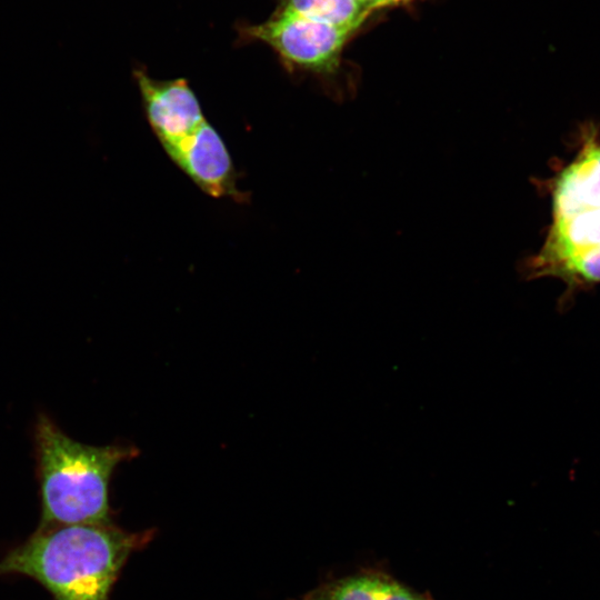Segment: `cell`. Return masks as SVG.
<instances>
[{"label":"cell","instance_id":"6da1fadb","mask_svg":"<svg viewBox=\"0 0 600 600\" xmlns=\"http://www.w3.org/2000/svg\"><path fill=\"white\" fill-rule=\"evenodd\" d=\"M552 221L537 254L520 272L527 280L559 278L562 301L600 283V134L584 130L580 150L550 184Z\"/></svg>","mask_w":600,"mask_h":600},{"label":"cell","instance_id":"7a4b0ae2","mask_svg":"<svg viewBox=\"0 0 600 600\" xmlns=\"http://www.w3.org/2000/svg\"><path fill=\"white\" fill-rule=\"evenodd\" d=\"M142 537L108 523L41 527L0 562V573L41 583L54 600H108L117 576Z\"/></svg>","mask_w":600,"mask_h":600},{"label":"cell","instance_id":"3957f363","mask_svg":"<svg viewBox=\"0 0 600 600\" xmlns=\"http://www.w3.org/2000/svg\"><path fill=\"white\" fill-rule=\"evenodd\" d=\"M41 527L109 522V481L114 468L133 458L129 447H93L67 436L47 414L34 428Z\"/></svg>","mask_w":600,"mask_h":600},{"label":"cell","instance_id":"277c9868","mask_svg":"<svg viewBox=\"0 0 600 600\" xmlns=\"http://www.w3.org/2000/svg\"><path fill=\"white\" fill-rule=\"evenodd\" d=\"M238 33L241 41L268 46L289 73L329 81L338 76L343 49L356 32L274 10L263 22L239 24Z\"/></svg>","mask_w":600,"mask_h":600},{"label":"cell","instance_id":"5b68a950","mask_svg":"<svg viewBox=\"0 0 600 600\" xmlns=\"http://www.w3.org/2000/svg\"><path fill=\"white\" fill-rule=\"evenodd\" d=\"M170 160L204 193L242 202L247 194L238 186V172L217 129L204 120L176 140L162 146Z\"/></svg>","mask_w":600,"mask_h":600},{"label":"cell","instance_id":"8992f818","mask_svg":"<svg viewBox=\"0 0 600 600\" xmlns=\"http://www.w3.org/2000/svg\"><path fill=\"white\" fill-rule=\"evenodd\" d=\"M146 119L161 146L207 120L200 101L184 78L158 80L143 68L134 69Z\"/></svg>","mask_w":600,"mask_h":600},{"label":"cell","instance_id":"52a82bcc","mask_svg":"<svg viewBox=\"0 0 600 600\" xmlns=\"http://www.w3.org/2000/svg\"><path fill=\"white\" fill-rule=\"evenodd\" d=\"M302 600H434L379 571H362L326 583Z\"/></svg>","mask_w":600,"mask_h":600},{"label":"cell","instance_id":"ba28073f","mask_svg":"<svg viewBox=\"0 0 600 600\" xmlns=\"http://www.w3.org/2000/svg\"><path fill=\"white\" fill-rule=\"evenodd\" d=\"M276 10L354 32L372 13L361 0H279Z\"/></svg>","mask_w":600,"mask_h":600},{"label":"cell","instance_id":"9c48e42d","mask_svg":"<svg viewBox=\"0 0 600 600\" xmlns=\"http://www.w3.org/2000/svg\"><path fill=\"white\" fill-rule=\"evenodd\" d=\"M361 1L364 2L372 10V12L378 9L388 7V2H389V0H361Z\"/></svg>","mask_w":600,"mask_h":600},{"label":"cell","instance_id":"30bf717a","mask_svg":"<svg viewBox=\"0 0 600 600\" xmlns=\"http://www.w3.org/2000/svg\"><path fill=\"white\" fill-rule=\"evenodd\" d=\"M410 1L412 0H389L388 7L406 4V3H409Z\"/></svg>","mask_w":600,"mask_h":600}]
</instances>
